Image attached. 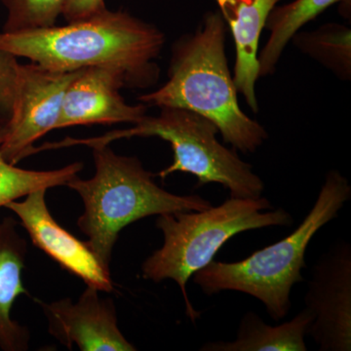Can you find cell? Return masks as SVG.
<instances>
[{
    "mask_svg": "<svg viewBox=\"0 0 351 351\" xmlns=\"http://www.w3.org/2000/svg\"><path fill=\"white\" fill-rule=\"evenodd\" d=\"M341 1L350 0H295L286 5L274 7L265 27L270 36L258 55L260 77L276 71L284 49L295 34L328 7Z\"/></svg>",
    "mask_w": 351,
    "mask_h": 351,
    "instance_id": "9a60e30c",
    "label": "cell"
},
{
    "mask_svg": "<svg viewBox=\"0 0 351 351\" xmlns=\"http://www.w3.org/2000/svg\"><path fill=\"white\" fill-rule=\"evenodd\" d=\"M304 54L330 69L337 77L351 78V32L343 25L327 24L313 32H298L291 38Z\"/></svg>",
    "mask_w": 351,
    "mask_h": 351,
    "instance_id": "2e32d148",
    "label": "cell"
},
{
    "mask_svg": "<svg viewBox=\"0 0 351 351\" xmlns=\"http://www.w3.org/2000/svg\"><path fill=\"white\" fill-rule=\"evenodd\" d=\"M6 9L3 32L13 34L56 25L66 0H1Z\"/></svg>",
    "mask_w": 351,
    "mask_h": 351,
    "instance_id": "ac0fdd59",
    "label": "cell"
},
{
    "mask_svg": "<svg viewBox=\"0 0 351 351\" xmlns=\"http://www.w3.org/2000/svg\"><path fill=\"white\" fill-rule=\"evenodd\" d=\"M156 117H147L132 128L108 132L100 137L68 138L55 143V147L84 145L94 147L110 145L119 138L157 137L169 143L173 149V163L157 174L162 180L176 172L189 173L197 178V186L221 184L230 197L258 198L265 184L233 149L221 145L217 138L218 127L211 120L189 110L160 108Z\"/></svg>",
    "mask_w": 351,
    "mask_h": 351,
    "instance_id": "8992f818",
    "label": "cell"
},
{
    "mask_svg": "<svg viewBox=\"0 0 351 351\" xmlns=\"http://www.w3.org/2000/svg\"><path fill=\"white\" fill-rule=\"evenodd\" d=\"M105 0H66L62 16L68 23L90 19L107 10Z\"/></svg>",
    "mask_w": 351,
    "mask_h": 351,
    "instance_id": "ffe728a7",
    "label": "cell"
},
{
    "mask_svg": "<svg viewBox=\"0 0 351 351\" xmlns=\"http://www.w3.org/2000/svg\"><path fill=\"white\" fill-rule=\"evenodd\" d=\"M6 127L0 126V145L5 137ZM83 164L75 162L57 170H25L7 162L0 152V207L25 197L38 189L66 186L82 170Z\"/></svg>",
    "mask_w": 351,
    "mask_h": 351,
    "instance_id": "e0dca14e",
    "label": "cell"
},
{
    "mask_svg": "<svg viewBox=\"0 0 351 351\" xmlns=\"http://www.w3.org/2000/svg\"><path fill=\"white\" fill-rule=\"evenodd\" d=\"M162 32L125 11H110L80 22L20 32H0V49L59 71L93 66L119 69L127 86L147 88L159 77L156 59Z\"/></svg>",
    "mask_w": 351,
    "mask_h": 351,
    "instance_id": "6da1fadb",
    "label": "cell"
},
{
    "mask_svg": "<svg viewBox=\"0 0 351 351\" xmlns=\"http://www.w3.org/2000/svg\"><path fill=\"white\" fill-rule=\"evenodd\" d=\"M292 215L274 209L267 198L230 197L217 207L202 211L159 215L156 226L164 243L143 263V277L158 283L172 279L179 285L186 302V314L195 322L200 313L186 294L189 279L213 262L228 240L239 233L269 226H290Z\"/></svg>",
    "mask_w": 351,
    "mask_h": 351,
    "instance_id": "5b68a950",
    "label": "cell"
},
{
    "mask_svg": "<svg viewBox=\"0 0 351 351\" xmlns=\"http://www.w3.org/2000/svg\"><path fill=\"white\" fill-rule=\"evenodd\" d=\"M52 336L68 348L83 351H135L117 324L112 300L101 299L99 290L87 286L77 302L69 299L47 304L38 301Z\"/></svg>",
    "mask_w": 351,
    "mask_h": 351,
    "instance_id": "30bf717a",
    "label": "cell"
},
{
    "mask_svg": "<svg viewBox=\"0 0 351 351\" xmlns=\"http://www.w3.org/2000/svg\"><path fill=\"white\" fill-rule=\"evenodd\" d=\"M46 191L45 189L32 191L24 200L11 201L5 208L19 218L32 243L64 269L82 278L90 287L112 292L110 269L97 258L86 241H80L55 221L46 204Z\"/></svg>",
    "mask_w": 351,
    "mask_h": 351,
    "instance_id": "9c48e42d",
    "label": "cell"
},
{
    "mask_svg": "<svg viewBox=\"0 0 351 351\" xmlns=\"http://www.w3.org/2000/svg\"><path fill=\"white\" fill-rule=\"evenodd\" d=\"M350 198L348 179L339 171H329L313 209L294 232L239 262L213 261L193 274V282L207 295L223 291L250 295L265 304L272 319H283L292 306V288L304 281L308 244L321 228L339 216Z\"/></svg>",
    "mask_w": 351,
    "mask_h": 351,
    "instance_id": "277c9868",
    "label": "cell"
},
{
    "mask_svg": "<svg viewBox=\"0 0 351 351\" xmlns=\"http://www.w3.org/2000/svg\"><path fill=\"white\" fill-rule=\"evenodd\" d=\"M80 71H59L19 64L12 113L0 145L4 159L17 165L34 154V143L56 129L64 93Z\"/></svg>",
    "mask_w": 351,
    "mask_h": 351,
    "instance_id": "52a82bcc",
    "label": "cell"
},
{
    "mask_svg": "<svg viewBox=\"0 0 351 351\" xmlns=\"http://www.w3.org/2000/svg\"><path fill=\"white\" fill-rule=\"evenodd\" d=\"M313 317L306 308L277 326L267 324L257 313L243 316L232 341H210L201 351H306L304 338Z\"/></svg>",
    "mask_w": 351,
    "mask_h": 351,
    "instance_id": "5bb4252c",
    "label": "cell"
},
{
    "mask_svg": "<svg viewBox=\"0 0 351 351\" xmlns=\"http://www.w3.org/2000/svg\"><path fill=\"white\" fill-rule=\"evenodd\" d=\"M221 17L232 31L235 45L233 82L247 105L258 112L256 82L258 73V43L272 9L281 0H216Z\"/></svg>",
    "mask_w": 351,
    "mask_h": 351,
    "instance_id": "7c38bea8",
    "label": "cell"
},
{
    "mask_svg": "<svg viewBox=\"0 0 351 351\" xmlns=\"http://www.w3.org/2000/svg\"><path fill=\"white\" fill-rule=\"evenodd\" d=\"M92 149L93 177L82 180L75 176L66 186L82 198L84 212L78 219V228L108 269L113 247L125 226L149 216L202 211L212 206L199 195H178L160 188L137 157L119 156L108 145Z\"/></svg>",
    "mask_w": 351,
    "mask_h": 351,
    "instance_id": "3957f363",
    "label": "cell"
},
{
    "mask_svg": "<svg viewBox=\"0 0 351 351\" xmlns=\"http://www.w3.org/2000/svg\"><path fill=\"white\" fill-rule=\"evenodd\" d=\"M127 86L119 69H83L64 93L56 129L90 124H136L147 115L144 104L129 105L120 94Z\"/></svg>",
    "mask_w": 351,
    "mask_h": 351,
    "instance_id": "8fae6325",
    "label": "cell"
},
{
    "mask_svg": "<svg viewBox=\"0 0 351 351\" xmlns=\"http://www.w3.org/2000/svg\"><path fill=\"white\" fill-rule=\"evenodd\" d=\"M226 36L221 14H206L193 34L173 45L167 82L138 100L145 106L182 108L202 115L218 127L226 144L253 154L269 134L240 108L226 59Z\"/></svg>",
    "mask_w": 351,
    "mask_h": 351,
    "instance_id": "7a4b0ae2",
    "label": "cell"
},
{
    "mask_svg": "<svg viewBox=\"0 0 351 351\" xmlns=\"http://www.w3.org/2000/svg\"><path fill=\"white\" fill-rule=\"evenodd\" d=\"M313 321L307 336L320 351L351 350V246L338 240L321 256L304 295Z\"/></svg>",
    "mask_w": 351,
    "mask_h": 351,
    "instance_id": "ba28073f",
    "label": "cell"
},
{
    "mask_svg": "<svg viewBox=\"0 0 351 351\" xmlns=\"http://www.w3.org/2000/svg\"><path fill=\"white\" fill-rule=\"evenodd\" d=\"M18 68L17 57L0 49V126H7L12 113Z\"/></svg>",
    "mask_w": 351,
    "mask_h": 351,
    "instance_id": "d6986e66",
    "label": "cell"
},
{
    "mask_svg": "<svg viewBox=\"0 0 351 351\" xmlns=\"http://www.w3.org/2000/svg\"><path fill=\"white\" fill-rule=\"evenodd\" d=\"M12 217L0 221V348L25 351L29 332L11 317L13 304L21 295H29L22 281L27 256V241L17 230Z\"/></svg>",
    "mask_w": 351,
    "mask_h": 351,
    "instance_id": "4fadbf2b",
    "label": "cell"
}]
</instances>
